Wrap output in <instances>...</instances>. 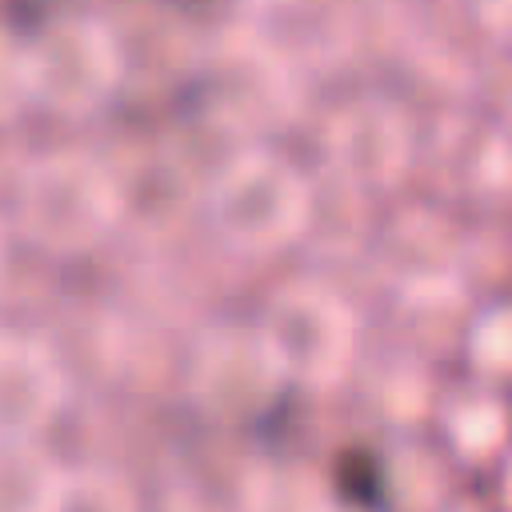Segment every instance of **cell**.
<instances>
[{
    "instance_id": "cell-1",
    "label": "cell",
    "mask_w": 512,
    "mask_h": 512,
    "mask_svg": "<svg viewBox=\"0 0 512 512\" xmlns=\"http://www.w3.org/2000/svg\"><path fill=\"white\" fill-rule=\"evenodd\" d=\"M192 88L212 128L248 140L284 132L304 108L296 56L256 24L220 28L192 60Z\"/></svg>"
},
{
    "instance_id": "cell-2",
    "label": "cell",
    "mask_w": 512,
    "mask_h": 512,
    "mask_svg": "<svg viewBox=\"0 0 512 512\" xmlns=\"http://www.w3.org/2000/svg\"><path fill=\"white\" fill-rule=\"evenodd\" d=\"M128 80L124 48L112 24L96 16H56L48 20L28 48H8V108L16 104V88L56 116H92L100 112L120 84Z\"/></svg>"
},
{
    "instance_id": "cell-3",
    "label": "cell",
    "mask_w": 512,
    "mask_h": 512,
    "mask_svg": "<svg viewBox=\"0 0 512 512\" xmlns=\"http://www.w3.org/2000/svg\"><path fill=\"white\" fill-rule=\"evenodd\" d=\"M16 212L24 236L48 256H84L124 224L112 168L76 148L36 156L24 168Z\"/></svg>"
},
{
    "instance_id": "cell-4",
    "label": "cell",
    "mask_w": 512,
    "mask_h": 512,
    "mask_svg": "<svg viewBox=\"0 0 512 512\" xmlns=\"http://www.w3.org/2000/svg\"><path fill=\"white\" fill-rule=\"evenodd\" d=\"M316 188L276 152L244 148L208 184L216 236L240 256H272L308 236Z\"/></svg>"
},
{
    "instance_id": "cell-5",
    "label": "cell",
    "mask_w": 512,
    "mask_h": 512,
    "mask_svg": "<svg viewBox=\"0 0 512 512\" xmlns=\"http://www.w3.org/2000/svg\"><path fill=\"white\" fill-rule=\"evenodd\" d=\"M284 376L300 388L328 392L344 384L360 356V316L328 284H280L256 320Z\"/></svg>"
},
{
    "instance_id": "cell-6",
    "label": "cell",
    "mask_w": 512,
    "mask_h": 512,
    "mask_svg": "<svg viewBox=\"0 0 512 512\" xmlns=\"http://www.w3.org/2000/svg\"><path fill=\"white\" fill-rule=\"evenodd\" d=\"M284 368L260 328L212 324L196 336L188 360V396L212 424L240 428L260 420L284 396Z\"/></svg>"
},
{
    "instance_id": "cell-7",
    "label": "cell",
    "mask_w": 512,
    "mask_h": 512,
    "mask_svg": "<svg viewBox=\"0 0 512 512\" xmlns=\"http://www.w3.org/2000/svg\"><path fill=\"white\" fill-rule=\"evenodd\" d=\"M412 156L416 140L408 112L388 96H356L340 104L324 124L328 176L368 196L400 184L412 168Z\"/></svg>"
},
{
    "instance_id": "cell-8",
    "label": "cell",
    "mask_w": 512,
    "mask_h": 512,
    "mask_svg": "<svg viewBox=\"0 0 512 512\" xmlns=\"http://www.w3.org/2000/svg\"><path fill=\"white\" fill-rule=\"evenodd\" d=\"M120 188V212L124 228H132L140 240H172L200 204V180L192 164L176 148H136L116 168Z\"/></svg>"
},
{
    "instance_id": "cell-9",
    "label": "cell",
    "mask_w": 512,
    "mask_h": 512,
    "mask_svg": "<svg viewBox=\"0 0 512 512\" xmlns=\"http://www.w3.org/2000/svg\"><path fill=\"white\" fill-rule=\"evenodd\" d=\"M68 404V372L56 348L32 332L0 344V424L4 440H36Z\"/></svg>"
},
{
    "instance_id": "cell-10",
    "label": "cell",
    "mask_w": 512,
    "mask_h": 512,
    "mask_svg": "<svg viewBox=\"0 0 512 512\" xmlns=\"http://www.w3.org/2000/svg\"><path fill=\"white\" fill-rule=\"evenodd\" d=\"M460 264H464V244L456 240V232L440 212L404 208L380 236V268L392 280V288L416 280H444V276L460 280Z\"/></svg>"
},
{
    "instance_id": "cell-11",
    "label": "cell",
    "mask_w": 512,
    "mask_h": 512,
    "mask_svg": "<svg viewBox=\"0 0 512 512\" xmlns=\"http://www.w3.org/2000/svg\"><path fill=\"white\" fill-rule=\"evenodd\" d=\"M472 308L464 280H416L400 284L392 300V324L404 340V352L412 356H432L452 344H464Z\"/></svg>"
},
{
    "instance_id": "cell-12",
    "label": "cell",
    "mask_w": 512,
    "mask_h": 512,
    "mask_svg": "<svg viewBox=\"0 0 512 512\" xmlns=\"http://www.w3.org/2000/svg\"><path fill=\"white\" fill-rule=\"evenodd\" d=\"M440 432L452 460L480 468L508 452L512 412L492 388H468L440 404Z\"/></svg>"
},
{
    "instance_id": "cell-13",
    "label": "cell",
    "mask_w": 512,
    "mask_h": 512,
    "mask_svg": "<svg viewBox=\"0 0 512 512\" xmlns=\"http://www.w3.org/2000/svg\"><path fill=\"white\" fill-rule=\"evenodd\" d=\"M364 404L380 424L412 428L436 412V384L420 356L400 352L392 360H380L364 376Z\"/></svg>"
},
{
    "instance_id": "cell-14",
    "label": "cell",
    "mask_w": 512,
    "mask_h": 512,
    "mask_svg": "<svg viewBox=\"0 0 512 512\" xmlns=\"http://www.w3.org/2000/svg\"><path fill=\"white\" fill-rule=\"evenodd\" d=\"M64 476L36 440H4L0 512H56Z\"/></svg>"
},
{
    "instance_id": "cell-15",
    "label": "cell",
    "mask_w": 512,
    "mask_h": 512,
    "mask_svg": "<svg viewBox=\"0 0 512 512\" xmlns=\"http://www.w3.org/2000/svg\"><path fill=\"white\" fill-rule=\"evenodd\" d=\"M384 500L388 512H440L444 508L440 460L420 444H392L384 460Z\"/></svg>"
},
{
    "instance_id": "cell-16",
    "label": "cell",
    "mask_w": 512,
    "mask_h": 512,
    "mask_svg": "<svg viewBox=\"0 0 512 512\" xmlns=\"http://www.w3.org/2000/svg\"><path fill=\"white\" fill-rule=\"evenodd\" d=\"M460 180L472 200L508 204L512 200V132L508 128L472 132L460 152Z\"/></svg>"
},
{
    "instance_id": "cell-17",
    "label": "cell",
    "mask_w": 512,
    "mask_h": 512,
    "mask_svg": "<svg viewBox=\"0 0 512 512\" xmlns=\"http://www.w3.org/2000/svg\"><path fill=\"white\" fill-rule=\"evenodd\" d=\"M464 360L484 380H512V304L476 308L464 332Z\"/></svg>"
},
{
    "instance_id": "cell-18",
    "label": "cell",
    "mask_w": 512,
    "mask_h": 512,
    "mask_svg": "<svg viewBox=\"0 0 512 512\" xmlns=\"http://www.w3.org/2000/svg\"><path fill=\"white\" fill-rule=\"evenodd\" d=\"M56 512H140L136 492L104 468H76L64 476Z\"/></svg>"
},
{
    "instance_id": "cell-19",
    "label": "cell",
    "mask_w": 512,
    "mask_h": 512,
    "mask_svg": "<svg viewBox=\"0 0 512 512\" xmlns=\"http://www.w3.org/2000/svg\"><path fill=\"white\" fill-rule=\"evenodd\" d=\"M468 16L484 40L512 48V0H468Z\"/></svg>"
},
{
    "instance_id": "cell-20",
    "label": "cell",
    "mask_w": 512,
    "mask_h": 512,
    "mask_svg": "<svg viewBox=\"0 0 512 512\" xmlns=\"http://www.w3.org/2000/svg\"><path fill=\"white\" fill-rule=\"evenodd\" d=\"M152 512H220V508L204 492H196V488H168L152 504Z\"/></svg>"
},
{
    "instance_id": "cell-21",
    "label": "cell",
    "mask_w": 512,
    "mask_h": 512,
    "mask_svg": "<svg viewBox=\"0 0 512 512\" xmlns=\"http://www.w3.org/2000/svg\"><path fill=\"white\" fill-rule=\"evenodd\" d=\"M488 100L500 112L504 124H512V60H504L492 76H488Z\"/></svg>"
},
{
    "instance_id": "cell-22",
    "label": "cell",
    "mask_w": 512,
    "mask_h": 512,
    "mask_svg": "<svg viewBox=\"0 0 512 512\" xmlns=\"http://www.w3.org/2000/svg\"><path fill=\"white\" fill-rule=\"evenodd\" d=\"M244 8H252V12H276V8H292V4H300V0H240Z\"/></svg>"
},
{
    "instance_id": "cell-23",
    "label": "cell",
    "mask_w": 512,
    "mask_h": 512,
    "mask_svg": "<svg viewBox=\"0 0 512 512\" xmlns=\"http://www.w3.org/2000/svg\"><path fill=\"white\" fill-rule=\"evenodd\" d=\"M440 512H484L480 504H472V500H456V504H444Z\"/></svg>"
},
{
    "instance_id": "cell-24",
    "label": "cell",
    "mask_w": 512,
    "mask_h": 512,
    "mask_svg": "<svg viewBox=\"0 0 512 512\" xmlns=\"http://www.w3.org/2000/svg\"><path fill=\"white\" fill-rule=\"evenodd\" d=\"M332 512H360V508H340V504H332Z\"/></svg>"
}]
</instances>
